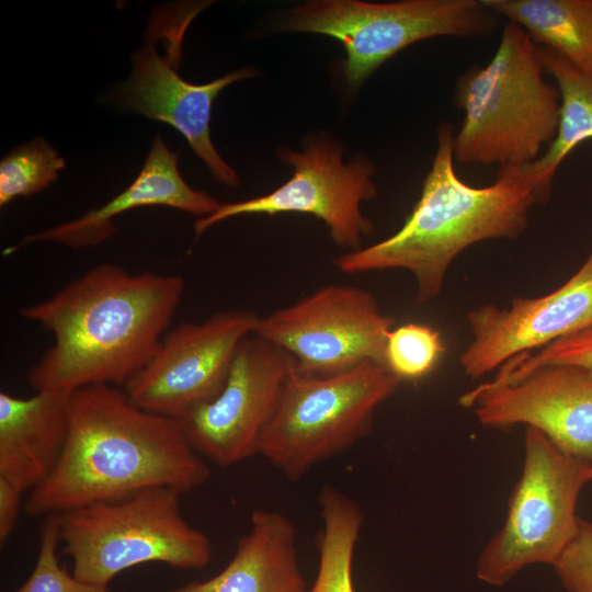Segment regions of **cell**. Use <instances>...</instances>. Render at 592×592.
Here are the masks:
<instances>
[{
	"label": "cell",
	"instance_id": "obj_1",
	"mask_svg": "<svg viewBox=\"0 0 592 592\" xmlns=\"http://www.w3.org/2000/svg\"><path fill=\"white\" fill-rule=\"evenodd\" d=\"M180 275L103 263L20 315L53 335L29 374L38 390L122 386L152 357L184 294Z\"/></svg>",
	"mask_w": 592,
	"mask_h": 592
},
{
	"label": "cell",
	"instance_id": "obj_2",
	"mask_svg": "<svg viewBox=\"0 0 592 592\" xmlns=\"http://www.w3.org/2000/svg\"><path fill=\"white\" fill-rule=\"evenodd\" d=\"M210 473L181 421L140 409L123 388L92 385L71 391L62 453L24 510L33 517L61 514L159 487L184 493Z\"/></svg>",
	"mask_w": 592,
	"mask_h": 592
},
{
	"label": "cell",
	"instance_id": "obj_3",
	"mask_svg": "<svg viewBox=\"0 0 592 592\" xmlns=\"http://www.w3.org/2000/svg\"><path fill=\"white\" fill-rule=\"evenodd\" d=\"M437 146L419 201L390 237L333 260L345 274L403 269L417 283V300L429 301L442 291L455 258L489 239H515L528 224L535 204L528 189L509 168H500L491 185L465 183L454 168L452 125L437 127Z\"/></svg>",
	"mask_w": 592,
	"mask_h": 592
},
{
	"label": "cell",
	"instance_id": "obj_4",
	"mask_svg": "<svg viewBox=\"0 0 592 592\" xmlns=\"http://www.w3.org/2000/svg\"><path fill=\"white\" fill-rule=\"evenodd\" d=\"M544 70L538 46L506 21L491 60L456 81L454 103L464 112L453 139L457 162L504 168L539 157L556 136L560 114L559 91Z\"/></svg>",
	"mask_w": 592,
	"mask_h": 592
},
{
	"label": "cell",
	"instance_id": "obj_5",
	"mask_svg": "<svg viewBox=\"0 0 592 592\" xmlns=\"http://www.w3.org/2000/svg\"><path fill=\"white\" fill-rule=\"evenodd\" d=\"M181 494L150 488L59 514L61 551L72 560V574L110 585L118 573L147 562L184 570L206 567L212 542L185 520Z\"/></svg>",
	"mask_w": 592,
	"mask_h": 592
},
{
	"label": "cell",
	"instance_id": "obj_6",
	"mask_svg": "<svg viewBox=\"0 0 592 592\" xmlns=\"http://www.w3.org/2000/svg\"><path fill=\"white\" fill-rule=\"evenodd\" d=\"M401 379L384 364L363 363L329 377H307L296 368L258 448L289 479L353 446L366 436L377 407Z\"/></svg>",
	"mask_w": 592,
	"mask_h": 592
},
{
	"label": "cell",
	"instance_id": "obj_7",
	"mask_svg": "<svg viewBox=\"0 0 592 592\" xmlns=\"http://www.w3.org/2000/svg\"><path fill=\"white\" fill-rule=\"evenodd\" d=\"M591 480L592 465L526 428L522 471L502 527L479 554L478 580L502 587L528 566L554 567L577 531L578 499Z\"/></svg>",
	"mask_w": 592,
	"mask_h": 592
},
{
	"label": "cell",
	"instance_id": "obj_8",
	"mask_svg": "<svg viewBox=\"0 0 592 592\" xmlns=\"http://www.w3.org/2000/svg\"><path fill=\"white\" fill-rule=\"evenodd\" d=\"M498 16L482 0H310L292 8L286 32L317 33L340 41L346 83L360 87L379 66L409 45L437 36L480 37Z\"/></svg>",
	"mask_w": 592,
	"mask_h": 592
},
{
	"label": "cell",
	"instance_id": "obj_9",
	"mask_svg": "<svg viewBox=\"0 0 592 592\" xmlns=\"http://www.w3.org/2000/svg\"><path fill=\"white\" fill-rule=\"evenodd\" d=\"M208 3L179 2L156 9L162 25L166 53H158L156 37L147 27L143 47L132 57V75L119 86L114 101L128 111L174 127L219 183L237 187V173L210 140L212 104L227 86L255 77L259 71L244 67L204 84L185 81L178 72L185 32Z\"/></svg>",
	"mask_w": 592,
	"mask_h": 592
},
{
	"label": "cell",
	"instance_id": "obj_10",
	"mask_svg": "<svg viewBox=\"0 0 592 592\" xmlns=\"http://www.w3.org/2000/svg\"><path fill=\"white\" fill-rule=\"evenodd\" d=\"M342 156V146L325 136L309 138L301 151L278 148L277 157L294 168L293 177L266 195L220 204L213 214L194 223L195 237L231 217L295 212L323 220L334 243L349 252L361 249L363 237L374 230L361 204L377 195L372 179L375 166L363 153L354 155L348 163Z\"/></svg>",
	"mask_w": 592,
	"mask_h": 592
},
{
	"label": "cell",
	"instance_id": "obj_11",
	"mask_svg": "<svg viewBox=\"0 0 592 592\" xmlns=\"http://www.w3.org/2000/svg\"><path fill=\"white\" fill-rule=\"evenodd\" d=\"M394 322L372 293L351 285H327L260 317L253 334L286 351L300 375L329 377L367 362L385 365Z\"/></svg>",
	"mask_w": 592,
	"mask_h": 592
},
{
	"label": "cell",
	"instance_id": "obj_12",
	"mask_svg": "<svg viewBox=\"0 0 592 592\" xmlns=\"http://www.w3.org/2000/svg\"><path fill=\"white\" fill-rule=\"evenodd\" d=\"M259 320L252 311L225 310L181 323L122 388L140 409L182 421L220 392L238 346Z\"/></svg>",
	"mask_w": 592,
	"mask_h": 592
},
{
	"label": "cell",
	"instance_id": "obj_13",
	"mask_svg": "<svg viewBox=\"0 0 592 592\" xmlns=\"http://www.w3.org/2000/svg\"><path fill=\"white\" fill-rule=\"evenodd\" d=\"M294 369L280 346L255 334L244 338L220 392L181 421L193 448L223 468L258 454Z\"/></svg>",
	"mask_w": 592,
	"mask_h": 592
},
{
	"label": "cell",
	"instance_id": "obj_14",
	"mask_svg": "<svg viewBox=\"0 0 592 592\" xmlns=\"http://www.w3.org/2000/svg\"><path fill=\"white\" fill-rule=\"evenodd\" d=\"M459 403L492 429L525 425L563 453L592 465V371L548 364L511 379L494 377L464 394Z\"/></svg>",
	"mask_w": 592,
	"mask_h": 592
},
{
	"label": "cell",
	"instance_id": "obj_15",
	"mask_svg": "<svg viewBox=\"0 0 592 592\" xmlns=\"http://www.w3.org/2000/svg\"><path fill=\"white\" fill-rule=\"evenodd\" d=\"M471 340L459 356L470 378L506 361L592 328V250L561 286L535 298L516 297L509 308L487 304L467 315Z\"/></svg>",
	"mask_w": 592,
	"mask_h": 592
},
{
	"label": "cell",
	"instance_id": "obj_16",
	"mask_svg": "<svg viewBox=\"0 0 592 592\" xmlns=\"http://www.w3.org/2000/svg\"><path fill=\"white\" fill-rule=\"evenodd\" d=\"M219 205L213 196L194 190L184 181L178 169V153L170 151L157 135L141 171L126 190L71 221L26 235L3 254L33 242H55L72 249L98 246L114 234V217L138 207L168 206L202 218L213 214Z\"/></svg>",
	"mask_w": 592,
	"mask_h": 592
},
{
	"label": "cell",
	"instance_id": "obj_17",
	"mask_svg": "<svg viewBox=\"0 0 592 592\" xmlns=\"http://www.w3.org/2000/svg\"><path fill=\"white\" fill-rule=\"evenodd\" d=\"M71 391L0 392V477L23 492L41 485L62 453Z\"/></svg>",
	"mask_w": 592,
	"mask_h": 592
},
{
	"label": "cell",
	"instance_id": "obj_18",
	"mask_svg": "<svg viewBox=\"0 0 592 592\" xmlns=\"http://www.w3.org/2000/svg\"><path fill=\"white\" fill-rule=\"evenodd\" d=\"M296 538L295 525L287 516L255 510L249 531L220 572L167 592H306Z\"/></svg>",
	"mask_w": 592,
	"mask_h": 592
},
{
	"label": "cell",
	"instance_id": "obj_19",
	"mask_svg": "<svg viewBox=\"0 0 592 592\" xmlns=\"http://www.w3.org/2000/svg\"><path fill=\"white\" fill-rule=\"evenodd\" d=\"M538 50L543 67L555 79L560 94L557 133L545 153L536 160L509 168L528 189L535 204H546L551 196L555 174L565 158L592 138V76L549 47L538 46Z\"/></svg>",
	"mask_w": 592,
	"mask_h": 592
},
{
	"label": "cell",
	"instance_id": "obj_20",
	"mask_svg": "<svg viewBox=\"0 0 592 592\" xmlns=\"http://www.w3.org/2000/svg\"><path fill=\"white\" fill-rule=\"evenodd\" d=\"M498 16L521 26L592 76V0H482Z\"/></svg>",
	"mask_w": 592,
	"mask_h": 592
},
{
	"label": "cell",
	"instance_id": "obj_21",
	"mask_svg": "<svg viewBox=\"0 0 592 592\" xmlns=\"http://www.w3.org/2000/svg\"><path fill=\"white\" fill-rule=\"evenodd\" d=\"M322 530L318 536V570L306 592H355L352 565L364 522V512L355 499L325 486L319 496Z\"/></svg>",
	"mask_w": 592,
	"mask_h": 592
},
{
	"label": "cell",
	"instance_id": "obj_22",
	"mask_svg": "<svg viewBox=\"0 0 592 592\" xmlns=\"http://www.w3.org/2000/svg\"><path fill=\"white\" fill-rule=\"evenodd\" d=\"M65 166L64 158L42 137L14 148L0 162V206L46 189Z\"/></svg>",
	"mask_w": 592,
	"mask_h": 592
},
{
	"label": "cell",
	"instance_id": "obj_23",
	"mask_svg": "<svg viewBox=\"0 0 592 592\" xmlns=\"http://www.w3.org/2000/svg\"><path fill=\"white\" fill-rule=\"evenodd\" d=\"M444 352L445 345L437 330L409 322L389 331L385 365L401 380H417L436 366Z\"/></svg>",
	"mask_w": 592,
	"mask_h": 592
},
{
	"label": "cell",
	"instance_id": "obj_24",
	"mask_svg": "<svg viewBox=\"0 0 592 592\" xmlns=\"http://www.w3.org/2000/svg\"><path fill=\"white\" fill-rule=\"evenodd\" d=\"M60 515L46 516L36 563L26 581L13 592H113L110 585L84 582L59 565Z\"/></svg>",
	"mask_w": 592,
	"mask_h": 592
},
{
	"label": "cell",
	"instance_id": "obj_25",
	"mask_svg": "<svg viewBox=\"0 0 592 592\" xmlns=\"http://www.w3.org/2000/svg\"><path fill=\"white\" fill-rule=\"evenodd\" d=\"M548 364H573L592 371V328L560 339L535 354L525 353L506 361L499 376L511 379Z\"/></svg>",
	"mask_w": 592,
	"mask_h": 592
},
{
	"label": "cell",
	"instance_id": "obj_26",
	"mask_svg": "<svg viewBox=\"0 0 592 592\" xmlns=\"http://www.w3.org/2000/svg\"><path fill=\"white\" fill-rule=\"evenodd\" d=\"M567 592H592V523L580 517L577 531L554 565Z\"/></svg>",
	"mask_w": 592,
	"mask_h": 592
},
{
	"label": "cell",
	"instance_id": "obj_27",
	"mask_svg": "<svg viewBox=\"0 0 592 592\" xmlns=\"http://www.w3.org/2000/svg\"><path fill=\"white\" fill-rule=\"evenodd\" d=\"M23 491L0 477V543L12 535L22 503Z\"/></svg>",
	"mask_w": 592,
	"mask_h": 592
}]
</instances>
